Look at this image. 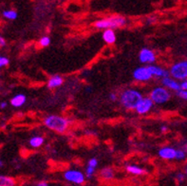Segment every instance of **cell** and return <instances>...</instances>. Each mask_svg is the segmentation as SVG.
Segmentation results:
<instances>
[{"label": "cell", "instance_id": "cell-1", "mask_svg": "<svg viewBox=\"0 0 187 186\" xmlns=\"http://www.w3.org/2000/svg\"><path fill=\"white\" fill-rule=\"evenodd\" d=\"M143 98L142 93L133 88L123 90L120 95V103L123 108L127 109H135L137 104Z\"/></svg>", "mask_w": 187, "mask_h": 186}, {"label": "cell", "instance_id": "cell-2", "mask_svg": "<svg viewBox=\"0 0 187 186\" xmlns=\"http://www.w3.org/2000/svg\"><path fill=\"white\" fill-rule=\"evenodd\" d=\"M44 125L48 129L57 133H64L69 126V121L67 118L58 115H49L44 119Z\"/></svg>", "mask_w": 187, "mask_h": 186}, {"label": "cell", "instance_id": "cell-3", "mask_svg": "<svg viewBox=\"0 0 187 186\" xmlns=\"http://www.w3.org/2000/svg\"><path fill=\"white\" fill-rule=\"evenodd\" d=\"M127 19L123 16H111L107 18H104L101 20H98L94 23V27L99 30H106V29H118L126 26Z\"/></svg>", "mask_w": 187, "mask_h": 186}, {"label": "cell", "instance_id": "cell-4", "mask_svg": "<svg viewBox=\"0 0 187 186\" xmlns=\"http://www.w3.org/2000/svg\"><path fill=\"white\" fill-rule=\"evenodd\" d=\"M149 97L151 98L154 104H164L170 101L171 93L168 88L163 87H157L153 88L150 92Z\"/></svg>", "mask_w": 187, "mask_h": 186}, {"label": "cell", "instance_id": "cell-5", "mask_svg": "<svg viewBox=\"0 0 187 186\" xmlns=\"http://www.w3.org/2000/svg\"><path fill=\"white\" fill-rule=\"evenodd\" d=\"M170 76L178 81H183L187 79V60L179 61L171 66L169 70Z\"/></svg>", "mask_w": 187, "mask_h": 186}, {"label": "cell", "instance_id": "cell-6", "mask_svg": "<svg viewBox=\"0 0 187 186\" xmlns=\"http://www.w3.org/2000/svg\"><path fill=\"white\" fill-rule=\"evenodd\" d=\"M64 179L70 183L81 185L85 182V176L84 175L83 172H81L79 170L70 169V170H67L64 173Z\"/></svg>", "mask_w": 187, "mask_h": 186}, {"label": "cell", "instance_id": "cell-7", "mask_svg": "<svg viewBox=\"0 0 187 186\" xmlns=\"http://www.w3.org/2000/svg\"><path fill=\"white\" fill-rule=\"evenodd\" d=\"M133 79L138 82H147L153 78L148 66H139L133 71Z\"/></svg>", "mask_w": 187, "mask_h": 186}, {"label": "cell", "instance_id": "cell-8", "mask_svg": "<svg viewBox=\"0 0 187 186\" xmlns=\"http://www.w3.org/2000/svg\"><path fill=\"white\" fill-rule=\"evenodd\" d=\"M153 104L154 103L150 97H143L139 102V104H137L135 110L140 115H144L151 110V108H153Z\"/></svg>", "mask_w": 187, "mask_h": 186}, {"label": "cell", "instance_id": "cell-9", "mask_svg": "<svg viewBox=\"0 0 187 186\" xmlns=\"http://www.w3.org/2000/svg\"><path fill=\"white\" fill-rule=\"evenodd\" d=\"M139 60L142 64L151 65L156 62V54L152 49L143 48L139 52Z\"/></svg>", "mask_w": 187, "mask_h": 186}, {"label": "cell", "instance_id": "cell-10", "mask_svg": "<svg viewBox=\"0 0 187 186\" xmlns=\"http://www.w3.org/2000/svg\"><path fill=\"white\" fill-rule=\"evenodd\" d=\"M161 85H163L164 87L168 88L169 90L175 91V92H178L181 89V83L178 81V80L174 79L173 77L170 78V76L161 78Z\"/></svg>", "mask_w": 187, "mask_h": 186}, {"label": "cell", "instance_id": "cell-11", "mask_svg": "<svg viewBox=\"0 0 187 186\" xmlns=\"http://www.w3.org/2000/svg\"><path fill=\"white\" fill-rule=\"evenodd\" d=\"M176 150L174 147L171 146H165L159 150V156L160 158L166 159V161H171V159H175L176 157Z\"/></svg>", "mask_w": 187, "mask_h": 186}, {"label": "cell", "instance_id": "cell-12", "mask_svg": "<svg viewBox=\"0 0 187 186\" xmlns=\"http://www.w3.org/2000/svg\"><path fill=\"white\" fill-rule=\"evenodd\" d=\"M148 69L150 70V72L152 73L153 77H158V78H164V77H168L170 76L169 70L164 69V68H160L159 66H154V65H148Z\"/></svg>", "mask_w": 187, "mask_h": 186}, {"label": "cell", "instance_id": "cell-13", "mask_svg": "<svg viewBox=\"0 0 187 186\" xmlns=\"http://www.w3.org/2000/svg\"><path fill=\"white\" fill-rule=\"evenodd\" d=\"M103 40L107 45H112L116 42V34L113 29H106L103 32Z\"/></svg>", "mask_w": 187, "mask_h": 186}, {"label": "cell", "instance_id": "cell-14", "mask_svg": "<svg viewBox=\"0 0 187 186\" xmlns=\"http://www.w3.org/2000/svg\"><path fill=\"white\" fill-rule=\"evenodd\" d=\"M64 83V78L60 76V75H53L49 78V80L48 81V88H56L59 87L63 85Z\"/></svg>", "mask_w": 187, "mask_h": 186}, {"label": "cell", "instance_id": "cell-15", "mask_svg": "<svg viewBox=\"0 0 187 186\" xmlns=\"http://www.w3.org/2000/svg\"><path fill=\"white\" fill-rule=\"evenodd\" d=\"M27 98L24 94H17L15 97H12L10 100V104L14 106V108H21L24 104L26 103Z\"/></svg>", "mask_w": 187, "mask_h": 186}, {"label": "cell", "instance_id": "cell-16", "mask_svg": "<svg viewBox=\"0 0 187 186\" xmlns=\"http://www.w3.org/2000/svg\"><path fill=\"white\" fill-rule=\"evenodd\" d=\"M45 142V139L42 136H34L32 138H31L29 143L31 146L32 148H39L44 144Z\"/></svg>", "mask_w": 187, "mask_h": 186}, {"label": "cell", "instance_id": "cell-17", "mask_svg": "<svg viewBox=\"0 0 187 186\" xmlns=\"http://www.w3.org/2000/svg\"><path fill=\"white\" fill-rule=\"evenodd\" d=\"M126 169H127V171L129 173V174H132V175H135V176H140V175H143L144 173V169H143L140 166L134 165V164L127 165Z\"/></svg>", "mask_w": 187, "mask_h": 186}, {"label": "cell", "instance_id": "cell-18", "mask_svg": "<svg viewBox=\"0 0 187 186\" xmlns=\"http://www.w3.org/2000/svg\"><path fill=\"white\" fill-rule=\"evenodd\" d=\"M100 176L104 180H111L114 178V171L110 167H106L101 170L100 172Z\"/></svg>", "mask_w": 187, "mask_h": 186}, {"label": "cell", "instance_id": "cell-19", "mask_svg": "<svg viewBox=\"0 0 187 186\" xmlns=\"http://www.w3.org/2000/svg\"><path fill=\"white\" fill-rule=\"evenodd\" d=\"M15 180L7 176H0V186H15Z\"/></svg>", "mask_w": 187, "mask_h": 186}, {"label": "cell", "instance_id": "cell-20", "mask_svg": "<svg viewBox=\"0 0 187 186\" xmlns=\"http://www.w3.org/2000/svg\"><path fill=\"white\" fill-rule=\"evenodd\" d=\"M2 15L9 20H15L17 18V12L14 10H6L2 12Z\"/></svg>", "mask_w": 187, "mask_h": 186}, {"label": "cell", "instance_id": "cell-21", "mask_svg": "<svg viewBox=\"0 0 187 186\" xmlns=\"http://www.w3.org/2000/svg\"><path fill=\"white\" fill-rule=\"evenodd\" d=\"M187 157V153L182 149V148H180V149H177L176 150V157H175V159L177 161H184Z\"/></svg>", "mask_w": 187, "mask_h": 186}, {"label": "cell", "instance_id": "cell-22", "mask_svg": "<svg viewBox=\"0 0 187 186\" xmlns=\"http://www.w3.org/2000/svg\"><path fill=\"white\" fill-rule=\"evenodd\" d=\"M49 44H51V38H49L48 36H43L40 38L39 40V45L43 48L45 47H48Z\"/></svg>", "mask_w": 187, "mask_h": 186}, {"label": "cell", "instance_id": "cell-23", "mask_svg": "<svg viewBox=\"0 0 187 186\" xmlns=\"http://www.w3.org/2000/svg\"><path fill=\"white\" fill-rule=\"evenodd\" d=\"M95 170H96V168H94V167H91V166H88L86 167V169H85V174H86V178H89V179H90L93 175H94V173H95Z\"/></svg>", "mask_w": 187, "mask_h": 186}, {"label": "cell", "instance_id": "cell-24", "mask_svg": "<svg viewBox=\"0 0 187 186\" xmlns=\"http://www.w3.org/2000/svg\"><path fill=\"white\" fill-rule=\"evenodd\" d=\"M185 179H186L185 173H181V172H180V173H178V174L176 175V180H177L178 183H182V182L185 180Z\"/></svg>", "mask_w": 187, "mask_h": 186}, {"label": "cell", "instance_id": "cell-25", "mask_svg": "<svg viewBox=\"0 0 187 186\" xmlns=\"http://www.w3.org/2000/svg\"><path fill=\"white\" fill-rule=\"evenodd\" d=\"M10 63V60L9 58L5 57V56H1L0 55V69L1 68H4V66H8Z\"/></svg>", "mask_w": 187, "mask_h": 186}, {"label": "cell", "instance_id": "cell-26", "mask_svg": "<svg viewBox=\"0 0 187 186\" xmlns=\"http://www.w3.org/2000/svg\"><path fill=\"white\" fill-rule=\"evenodd\" d=\"M177 94H178V96H179L180 98H181V99L187 101V90H185V89H181L180 91L177 92Z\"/></svg>", "mask_w": 187, "mask_h": 186}, {"label": "cell", "instance_id": "cell-27", "mask_svg": "<svg viewBox=\"0 0 187 186\" xmlns=\"http://www.w3.org/2000/svg\"><path fill=\"white\" fill-rule=\"evenodd\" d=\"M88 166H91V167L96 168L98 166V159L96 158L90 159L89 161V163H88Z\"/></svg>", "mask_w": 187, "mask_h": 186}, {"label": "cell", "instance_id": "cell-28", "mask_svg": "<svg viewBox=\"0 0 187 186\" xmlns=\"http://www.w3.org/2000/svg\"><path fill=\"white\" fill-rule=\"evenodd\" d=\"M109 99L112 102H116L118 100V96H117V94H115V93H111V94L109 95Z\"/></svg>", "mask_w": 187, "mask_h": 186}, {"label": "cell", "instance_id": "cell-29", "mask_svg": "<svg viewBox=\"0 0 187 186\" xmlns=\"http://www.w3.org/2000/svg\"><path fill=\"white\" fill-rule=\"evenodd\" d=\"M181 89L187 90V79H185V80H183V81H181Z\"/></svg>", "mask_w": 187, "mask_h": 186}, {"label": "cell", "instance_id": "cell-30", "mask_svg": "<svg viewBox=\"0 0 187 186\" xmlns=\"http://www.w3.org/2000/svg\"><path fill=\"white\" fill-rule=\"evenodd\" d=\"M5 46H6V40L2 36H0V48H3Z\"/></svg>", "mask_w": 187, "mask_h": 186}, {"label": "cell", "instance_id": "cell-31", "mask_svg": "<svg viewBox=\"0 0 187 186\" xmlns=\"http://www.w3.org/2000/svg\"><path fill=\"white\" fill-rule=\"evenodd\" d=\"M168 131V126L167 125H161L160 126V132L161 133H166Z\"/></svg>", "mask_w": 187, "mask_h": 186}, {"label": "cell", "instance_id": "cell-32", "mask_svg": "<svg viewBox=\"0 0 187 186\" xmlns=\"http://www.w3.org/2000/svg\"><path fill=\"white\" fill-rule=\"evenodd\" d=\"M7 105H8V103H7V102H1V103H0V108H1V109H5V108H7Z\"/></svg>", "mask_w": 187, "mask_h": 186}, {"label": "cell", "instance_id": "cell-33", "mask_svg": "<svg viewBox=\"0 0 187 186\" xmlns=\"http://www.w3.org/2000/svg\"><path fill=\"white\" fill-rule=\"evenodd\" d=\"M36 185L37 186H48V181H39Z\"/></svg>", "mask_w": 187, "mask_h": 186}, {"label": "cell", "instance_id": "cell-34", "mask_svg": "<svg viewBox=\"0 0 187 186\" xmlns=\"http://www.w3.org/2000/svg\"><path fill=\"white\" fill-rule=\"evenodd\" d=\"M182 149H183V150H184V151H185V152L187 153V142H186V143H185V144L183 145V147H182Z\"/></svg>", "mask_w": 187, "mask_h": 186}, {"label": "cell", "instance_id": "cell-35", "mask_svg": "<svg viewBox=\"0 0 187 186\" xmlns=\"http://www.w3.org/2000/svg\"><path fill=\"white\" fill-rule=\"evenodd\" d=\"M184 173H185V175H186V178H187V163H186V165H185V168H184Z\"/></svg>", "mask_w": 187, "mask_h": 186}, {"label": "cell", "instance_id": "cell-36", "mask_svg": "<svg viewBox=\"0 0 187 186\" xmlns=\"http://www.w3.org/2000/svg\"><path fill=\"white\" fill-rule=\"evenodd\" d=\"M3 165H4V164H3V162L1 161V159H0V168H2Z\"/></svg>", "mask_w": 187, "mask_h": 186}]
</instances>
